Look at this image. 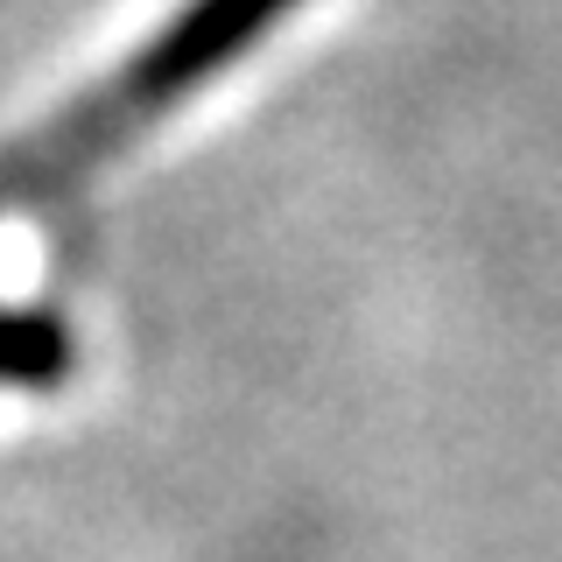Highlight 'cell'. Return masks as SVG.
Returning <instances> with one entry per match:
<instances>
[{
  "label": "cell",
  "instance_id": "6da1fadb",
  "mask_svg": "<svg viewBox=\"0 0 562 562\" xmlns=\"http://www.w3.org/2000/svg\"><path fill=\"white\" fill-rule=\"evenodd\" d=\"M303 0H183L148 43L134 49L113 78H99L92 92L43 120V127L14 134L0 148V218L8 211L57 204L105 169L113 155H127L140 134H155L190 92H204L211 78H225L268 29H281Z\"/></svg>",
  "mask_w": 562,
  "mask_h": 562
},
{
  "label": "cell",
  "instance_id": "7a4b0ae2",
  "mask_svg": "<svg viewBox=\"0 0 562 562\" xmlns=\"http://www.w3.org/2000/svg\"><path fill=\"white\" fill-rule=\"evenodd\" d=\"M70 373L64 324L35 310H0V386H49Z\"/></svg>",
  "mask_w": 562,
  "mask_h": 562
}]
</instances>
